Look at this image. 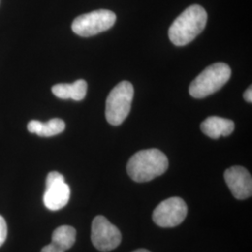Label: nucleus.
I'll list each match as a JSON object with an SVG mask.
<instances>
[{
	"label": "nucleus",
	"instance_id": "nucleus-1",
	"mask_svg": "<svg viewBox=\"0 0 252 252\" xmlns=\"http://www.w3.org/2000/svg\"><path fill=\"white\" fill-rule=\"evenodd\" d=\"M207 22L206 9L199 5H191L174 21L168 30L172 43L185 46L191 42L205 29Z\"/></svg>",
	"mask_w": 252,
	"mask_h": 252
},
{
	"label": "nucleus",
	"instance_id": "nucleus-2",
	"mask_svg": "<svg viewBox=\"0 0 252 252\" xmlns=\"http://www.w3.org/2000/svg\"><path fill=\"white\" fill-rule=\"evenodd\" d=\"M168 168V159L157 149L135 153L127 163V173L135 182H148L162 176Z\"/></svg>",
	"mask_w": 252,
	"mask_h": 252
},
{
	"label": "nucleus",
	"instance_id": "nucleus-3",
	"mask_svg": "<svg viewBox=\"0 0 252 252\" xmlns=\"http://www.w3.org/2000/svg\"><path fill=\"white\" fill-rule=\"evenodd\" d=\"M231 68L224 63H215L202 72L190 83L189 94L194 98H204L220 90L231 78Z\"/></svg>",
	"mask_w": 252,
	"mask_h": 252
},
{
	"label": "nucleus",
	"instance_id": "nucleus-4",
	"mask_svg": "<svg viewBox=\"0 0 252 252\" xmlns=\"http://www.w3.org/2000/svg\"><path fill=\"white\" fill-rule=\"evenodd\" d=\"M134 98V87L129 81H122L111 90L106 101V119L111 126H120L126 120Z\"/></svg>",
	"mask_w": 252,
	"mask_h": 252
},
{
	"label": "nucleus",
	"instance_id": "nucleus-5",
	"mask_svg": "<svg viewBox=\"0 0 252 252\" xmlns=\"http://www.w3.org/2000/svg\"><path fill=\"white\" fill-rule=\"evenodd\" d=\"M115 22L116 15L113 11L98 9L75 19L72 23V30L79 36L88 37L107 31L114 26Z\"/></svg>",
	"mask_w": 252,
	"mask_h": 252
},
{
	"label": "nucleus",
	"instance_id": "nucleus-6",
	"mask_svg": "<svg viewBox=\"0 0 252 252\" xmlns=\"http://www.w3.org/2000/svg\"><path fill=\"white\" fill-rule=\"evenodd\" d=\"M91 240L95 249L102 252L113 251L122 242V234L117 227L104 216L95 217L92 223Z\"/></svg>",
	"mask_w": 252,
	"mask_h": 252
},
{
	"label": "nucleus",
	"instance_id": "nucleus-7",
	"mask_svg": "<svg viewBox=\"0 0 252 252\" xmlns=\"http://www.w3.org/2000/svg\"><path fill=\"white\" fill-rule=\"evenodd\" d=\"M188 207L183 199L171 197L161 202L154 209L153 221L162 228L180 225L186 219Z\"/></svg>",
	"mask_w": 252,
	"mask_h": 252
},
{
	"label": "nucleus",
	"instance_id": "nucleus-8",
	"mask_svg": "<svg viewBox=\"0 0 252 252\" xmlns=\"http://www.w3.org/2000/svg\"><path fill=\"white\" fill-rule=\"evenodd\" d=\"M70 198V188L59 172H50L46 179V190L43 196L45 207L56 211L65 207Z\"/></svg>",
	"mask_w": 252,
	"mask_h": 252
},
{
	"label": "nucleus",
	"instance_id": "nucleus-9",
	"mask_svg": "<svg viewBox=\"0 0 252 252\" xmlns=\"http://www.w3.org/2000/svg\"><path fill=\"white\" fill-rule=\"evenodd\" d=\"M224 180L232 194L238 200L252 195V175L243 166H232L224 172Z\"/></svg>",
	"mask_w": 252,
	"mask_h": 252
},
{
	"label": "nucleus",
	"instance_id": "nucleus-10",
	"mask_svg": "<svg viewBox=\"0 0 252 252\" xmlns=\"http://www.w3.org/2000/svg\"><path fill=\"white\" fill-rule=\"evenodd\" d=\"M201 130L208 137L218 139L231 135L234 132V123L225 118L210 116L201 124Z\"/></svg>",
	"mask_w": 252,
	"mask_h": 252
},
{
	"label": "nucleus",
	"instance_id": "nucleus-11",
	"mask_svg": "<svg viewBox=\"0 0 252 252\" xmlns=\"http://www.w3.org/2000/svg\"><path fill=\"white\" fill-rule=\"evenodd\" d=\"M87 82L84 80H78L69 83H60L55 84L52 88L54 95L61 99H71L75 101H81L84 99L87 93Z\"/></svg>",
	"mask_w": 252,
	"mask_h": 252
},
{
	"label": "nucleus",
	"instance_id": "nucleus-12",
	"mask_svg": "<svg viewBox=\"0 0 252 252\" xmlns=\"http://www.w3.org/2000/svg\"><path fill=\"white\" fill-rule=\"evenodd\" d=\"M65 128V124L63 120L54 118L47 123H41L39 121H30L27 125V129L30 133L36 134L39 136L50 137L54 135H59Z\"/></svg>",
	"mask_w": 252,
	"mask_h": 252
},
{
	"label": "nucleus",
	"instance_id": "nucleus-13",
	"mask_svg": "<svg viewBox=\"0 0 252 252\" xmlns=\"http://www.w3.org/2000/svg\"><path fill=\"white\" fill-rule=\"evenodd\" d=\"M76 230L72 226L63 225L56 228L52 235V243L62 249L63 252L71 249L76 242Z\"/></svg>",
	"mask_w": 252,
	"mask_h": 252
},
{
	"label": "nucleus",
	"instance_id": "nucleus-14",
	"mask_svg": "<svg viewBox=\"0 0 252 252\" xmlns=\"http://www.w3.org/2000/svg\"><path fill=\"white\" fill-rule=\"evenodd\" d=\"M7 234H8V227H7L6 220L0 215V247L6 241Z\"/></svg>",
	"mask_w": 252,
	"mask_h": 252
},
{
	"label": "nucleus",
	"instance_id": "nucleus-15",
	"mask_svg": "<svg viewBox=\"0 0 252 252\" xmlns=\"http://www.w3.org/2000/svg\"><path fill=\"white\" fill-rule=\"evenodd\" d=\"M40 252H64L62 249L57 247L55 244L51 243L45 246Z\"/></svg>",
	"mask_w": 252,
	"mask_h": 252
},
{
	"label": "nucleus",
	"instance_id": "nucleus-16",
	"mask_svg": "<svg viewBox=\"0 0 252 252\" xmlns=\"http://www.w3.org/2000/svg\"><path fill=\"white\" fill-rule=\"evenodd\" d=\"M244 99L246 100L247 102L249 103H252V86H250L246 92L244 93Z\"/></svg>",
	"mask_w": 252,
	"mask_h": 252
},
{
	"label": "nucleus",
	"instance_id": "nucleus-17",
	"mask_svg": "<svg viewBox=\"0 0 252 252\" xmlns=\"http://www.w3.org/2000/svg\"><path fill=\"white\" fill-rule=\"evenodd\" d=\"M151 252L150 251H147V250H144V249H141V250H136L135 252Z\"/></svg>",
	"mask_w": 252,
	"mask_h": 252
}]
</instances>
